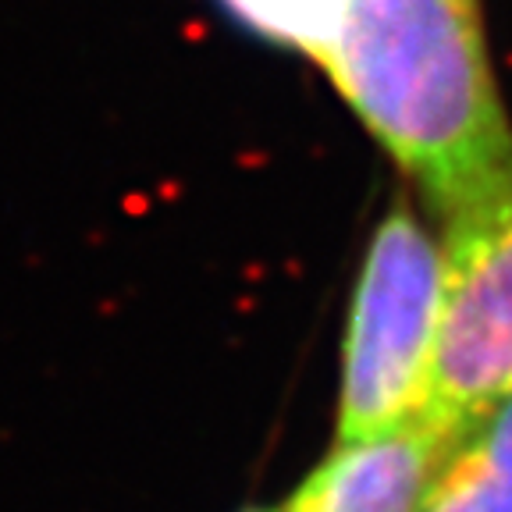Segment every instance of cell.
<instances>
[{
	"label": "cell",
	"instance_id": "cell-1",
	"mask_svg": "<svg viewBox=\"0 0 512 512\" xmlns=\"http://www.w3.org/2000/svg\"><path fill=\"white\" fill-rule=\"evenodd\" d=\"M324 75L441 224L512 200V118L480 0H345Z\"/></svg>",
	"mask_w": 512,
	"mask_h": 512
},
{
	"label": "cell",
	"instance_id": "cell-2",
	"mask_svg": "<svg viewBox=\"0 0 512 512\" xmlns=\"http://www.w3.org/2000/svg\"><path fill=\"white\" fill-rule=\"evenodd\" d=\"M441 239L406 200L377 221L349 306L338 441L399 427L427 402L441 313Z\"/></svg>",
	"mask_w": 512,
	"mask_h": 512
},
{
	"label": "cell",
	"instance_id": "cell-3",
	"mask_svg": "<svg viewBox=\"0 0 512 512\" xmlns=\"http://www.w3.org/2000/svg\"><path fill=\"white\" fill-rule=\"evenodd\" d=\"M441 313L424 409L473 427L512 395V200L441 224Z\"/></svg>",
	"mask_w": 512,
	"mask_h": 512
},
{
	"label": "cell",
	"instance_id": "cell-4",
	"mask_svg": "<svg viewBox=\"0 0 512 512\" xmlns=\"http://www.w3.org/2000/svg\"><path fill=\"white\" fill-rule=\"evenodd\" d=\"M470 431L427 409L363 441H335L278 512H420L445 459Z\"/></svg>",
	"mask_w": 512,
	"mask_h": 512
},
{
	"label": "cell",
	"instance_id": "cell-5",
	"mask_svg": "<svg viewBox=\"0 0 512 512\" xmlns=\"http://www.w3.org/2000/svg\"><path fill=\"white\" fill-rule=\"evenodd\" d=\"M420 512H512V395L459 441Z\"/></svg>",
	"mask_w": 512,
	"mask_h": 512
},
{
	"label": "cell",
	"instance_id": "cell-6",
	"mask_svg": "<svg viewBox=\"0 0 512 512\" xmlns=\"http://www.w3.org/2000/svg\"><path fill=\"white\" fill-rule=\"evenodd\" d=\"M221 4L256 36L296 50L320 68L335 54L345 18V0H221Z\"/></svg>",
	"mask_w": 512,
	"mask_h": 512
},
{
	"label": "cell",
	"instance_id": "cell-7",
	"mask_svg": "<svg viewBox=\"0 0 512 512\" xmlns=\"http://www.w3.org/2000/svg\"><path fill=\"white\" fill-rule=\"evenodd\" d=\"M246 512H267V509H246Z\"/></svg>",
	"mask_w": 512,
	"mask_h": 512
}]
</instances>
